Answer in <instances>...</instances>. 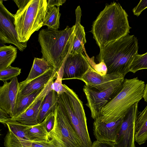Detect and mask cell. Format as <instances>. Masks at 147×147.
Listing matches in <instances>:
<instances>
[{"label":"cell","instance_id":"1","mask_svg":"<svg viewBox=\"0 0 147 147\" xmlns=\"http://www.w3.org/2000/svg\"><path fill=\"white\" fill-rule=\"evenodd\" d=\"M128 15L119 3L106 4L94 21L91 32L100 48L129 34Z\"/></svg>","mask_w":147,"mask_h":147},{"label":"cell","instance_id":"2","mask_svg":"<svg viewBox=\"0 0 147 147\" xmlns=\"http://www.w3.org/2000/svg\"><path fill=\"white\" fill-rule=\"evenodd\" d=\"M75 25L67 26L59 30L47 28L41 30L38 40L41 47L42 58L45 59L57 74L72 48Z\"/></svg>","mask_w":147,"mask_h":147},{"label":"cell","instance_id":"3","mask_svg":"<svg viewBox=\"0 0 147 147\" xmlns=\"http://www.w3.org/2000/svg\"><path fill=\"white\" fill-rule=\"evenodd\" d=\"M138 40L134 35L129 34L100 48L96 59L103 61L107 69V74H119L124 76L138 53Z\"/></svg>","mask_w":147,"mask_h":147},{"label":"cell","instance_id":"4","mask_svg":"<svg viewBox=\"0 0 147 147\" xmlns=\"http://www.w3.org/2000/svg\"><path fill=\"white\" fill-rule=\"evenodd\" d=\"M145 84L138 77L125 79L119 92L103 107L97 119L105 123L124 118L135 104L143 98Z\"/></svg>","mask_w":147,"mask_h":147},{"label":"cell","instance_id":"5","mask_svg":"<svg viewBox=\"0 0 147 147\" xmlns=\"http://www.w3.org/2000/svg\"><path fill=\"white\" fill-rule=\"evenodd\" d=\"M47 7V0H30L18 9L14 17L20 42H27L33 33L43 26Z\"/></svg>","mask_w":147,"mask_h":147},{"label":"cell","instance_id":"6","mask_svg":"<svg viewBox=\"0 0 147 147\" xmlns=\"http://www.w3.org/2000/svg\"><path fill=\"white\" fill-rule=\"evenodd\" d=\"M66 91L57 94V104L68 117L84 147H91L87 119L82 101L72 89L64 84Z\"/></svg>","mask_w":147,"mask_h":147},{"label":"cell","instance_id":"7","mask_svg":"<svg viewBox=\"0 0 147 147\" xmlns=\"http://www.w3.org/2000/svg\"><path fill=\"white\" fill-rule=\"evenodd\" d=\"M54 113V127L49 134L55 147H84L68 117L58 104Z\"/></svg>","mask_w":147,"mask_h":147},{"label":"cell","instance_id":"8","mask_svg":"<svg viewBox=\"0 0 147 147\" xmlns=\"http://www.w3.org/2000/svg\"><path fill=\"white\" fill-rule=\"evenodd\" d=\"M124 80L101 91L94 88H89L85 85H84L83 91L87 100L86 105L90 109L91 117L94 120L97 118L102 108L121 91Z\"/></svg>","mask_w":147,"mask_h":147},{"label":"cell","instance_id":"9","mask_svg":"<svg viewBox=\"0 0 147 147\" xmlns=\"http://www.w3.org/2000/svg\"><path fill=\"white\" fill-rule=\"evenodd\" d=\"M3 0H0V40L3 44L14 45L21 51L26 48L27 42H20L14 23V14L10 12L4 6Z\"/></svg>","mask_w":147,"mask_h":147},{"label":"cell","instance_id":"10","mask_svg":"<svg viewBox=\"0 0 147 147\" xmlns=\"http://www.w3.org/2000/svg\"><path fill=\"white\" fill-rule=\"evenodd\" d=\"M90 65L87 57L83 53L74 54L69 53L57 74L62 80H79L88 71Z\"/></svg>","mask_w":147,"mask_h":147},{"label":"cell","instance_id":"11","mask_svg":"<svg viewBox=\"0 0 147 147\" xmlns=\"http://www.w3.org/2000/svg\"><path fill=\"white\" fill-rule=\"evenodd\" d=\"M138 102L134 105L124 117L115 143L116 147H136L135 124L138 113Z\"/></svg>","mask_w":147,"mask_h":147},{"label":"cell","instance_id":"12","mask_svg":"<svg viewBox=\"0 0 147 147\" xmlns=\"http://www.w3.org/2000/svg\"><path fill=\"white\" fill-rule=\"evenodd\" d=\"M125 76L119 74L101 75L90 66L88 69L79 80L85 85L101 91L125 80Z\"/></svg>","mask_w":147,"mask_h":147},{"label":"cell","instance_id":"13","mask_svg":"<svg viewBox=\"0 0 147 147\" xmlns=\"http://www.w3.org/2000/svg\"><path fill=\"white\" fill-rule=\"evenodd\" d=\"M20 90V83L17 77L10 82H4L0 87V109L13 118L16 103Z\"/></svg>","mask_w":147,"mask_h":147},{"label":"cell","instance_id":"14","mask_svg":"<svg viewBox=\"0 0 147 147\" xmlns=\"http://www.w3.org/2000/svg\"><path fill=\"white\" fill-rule=\"evenodd\" d=\"M53 82V80L50 81L24 112L15 118H10L9 119L16 121L29 126L39 124L38 117L40 108L46 96L52 90L51 86Z\"/></svg>","mask_w":147,"mask_h":147},{"label":"cell","instance_id":"15","mask_svg":"<svg viewBox=\"0 0 147 147\" xmlns=\"http://www.w3.org/2000/svg\"><path fill=\"white\" fill-rule=\"evenodd\" d=\"M123 118L105 123L97 119L93 123L94 135L96 140L115 143Z\"/></svg>","mask_w":147,"mask_h":147},{"label":"cell","instance_id":"16","mask_svg":"<svg viewBox=\"0 0 147 147\" xmlns=\"http://www.w3.org/2000/svg\"><path fill=\"white\" fill-rule=\"evenodd\" d=\"M75 14L74 36L72 48L70 53L74 54L82 53L84 49V45L86 42L84 27L80 24L82 11L80 6L76 9Z\"/></svg>","mask_w":147,"mask_h":147},{"label":"cell","instance_id":"17","mask_svg":"<svg viewBox=\"0 0 147 147\" xmlns=\"http://www.w3.org/2000/svg\"><path fill=\"white\" fill-rule=\"evenodd\" d=\"M52 68L44 74L32 80L28 83L19 93L23 95H27L45 87L52 80L56 78Z\"/></svg>","mask_w":147,"mask_h":147},{"label":"cell","instance_id":"18","mask_svg":"<svg viewBox=\"0 0 147 147\" xmlns=\"http://www.w3.org/2000/svg\"><path fill=\"white\" fill-rule=\"evenodd\" d=\"M48 61L43 58H34L32 65L26 79L20 83L19 91L32 80L38 77L52 69Z\"/></svg>","mask_w":147,"mask_h":147},{"label":"cell","instance_id":"19","mask_svg":"<svg viewBox=\"0 0 147 147\" xmlns=\"http://www.w3.org/2000/svg\"><path fill=\"white\" fill-rule=\"evenodd\" d=\"M147 140V105L137 115L135 124V140L140 145Z\"/></svg>","mask_w":147,"mask_h":147},{"label":"cell","instance_id":"20","mask_svg":"<svg viewBox=\"0 0 147 147\" xmlns=\"http://www.w3.org/2000/svg\"><path fill=\"white\" fill-rule=\"evenodd\" d=\"M44 88L27 95H22L19 92L16 103L13 116L11 119L15 118L24 112Z\"/></svg>","mask_w":147,"mask_h":147},{"label":"cell","instance_id":"21","mask_svg":"<svg viewBox=\"0 0 147 147\" xmlns=\"http://www.w3.org/2000/svg\"><path fill=\"white\" fill-rule=\"evenodd\" d=\"M57 105V94L55 91L51 90L46 96L40 107L38 117L39 123L50 113L54 112Z\"/></svg>","mask_w":147,"mask_h":147},{"label":"cell","instance_id":"22","mask_svg":"<svg viewBox=\"0 0 147 147\" xmlns=\"http://www.w3.org/2000/svg\"><path fill=\"white\" fill-rule=\"evenodd\" d=\"M17 48L11 45L0 47V71L11 66L17 57Z\"/></svg>","mask_w":147,"mask_h":147},{"label":"cell","instance_id":"23","mask_svg":"<svg viewBox=\"0 0 147 147\" xmlns=\"http://www.w3.org/2000/svg\"><path fill=\"white\" fill-rule=\"evenodd\" d=\"M27 133L29 140L32 142H46L50 140L43 121L37 125L30 126L28 129Z\"/></svg>","mask_w":147,"mask_h":147},{"label":"cell","instance_id":"24","mask_svg":"<svg viewBox=\"0 0 147 147\" xmlns=\"http://www.w3.org/2000/svg\"><path fill=\"white\" fill-rule=\"evenodd\" d=\"M61 16L59 7L47 5L43 26H47L49 29L58 30Z\"/></svg>","mask_w":147,"mask_h":147},{"label":"cell","instance_id":"25","mask_svg":"<svg viewBox=\"0 0 147 147\" xmlns=\"http://www.w3.org/2000/svg\"><path fill=\"white\" fill-rule=\"evenodd\" d=\"M6 124L8 130L12 132L16 136L22 139L30 140L28 135L27 130L30 126L11 119L7 121Z\"/></svg>","mask_w":147,"mask_h":147},{"label":"cell","instance_id":"26","mask_svg":"<svg viewBox=\"0 0 147 147\" xmlns=\"http://www.w3.org/2000/svg\"><path fill=\"white\" fill-rule=\"evenodd\" d=\"M32 142L17 136L9 130L4 139L5 147H31Z\"/></svg>","mask_w":147,"mask_h":147},{"label":"cell","instance_id":"27","mask_svg":"<svg viewBox=\"0 0 147 147\" xmlns=\"http://www.w3.org/2000/svg\"><path fill=\"white\" fill-rule=\"evenodd\" d=\"M144 69H147V52L136 55L130 65L129 71L135 73L139 70Z\"/></svg>","mask_w":147,"mask_h":147},{"label":"cell","instance_id":"28","mask_svg":"<svg viewBox=\"0 0 147 147\" xmlns=\"http://www.w3.org/2000/svg\"><path fill=\"white\" fill-rule=\"evenodd\" d=\"M21 73V69L11 66L0 71V80L4 82L17 77Z\"/></svg>","mask_w":147,"mask_h":147},{"label":"cell","instance_id":"29","mask_svg":"<svg viewBox=\"0 0 147 147\" xmlns=\"http://www.w3.org/2000/svg\"><path fill=\"white\" fill-rule=\"evenodd\" d=\"M62 79L58 75L55 81L53 82L51 86L52 90L56 92L57 94H60L66 91L64 84H62Z\"/></svg>","mask_w":147,"mask_h":147},{"label":"cell","instance_id":"30","mask_svg":"<svg viewBox=\"0 0 147 147\" xmlns=\"http://www.w3.org/2000/svg\"><path fill=\"white\" fill-rule=\"evenodd\" d=\"M90 61L91 62L88 61L90 66L98 74L102 75L107 74V69L103 61L97 64L94 63V60Z\"/></svg>","mask_w":147,"mask_h":147},{"label":"cell","instance_id":"31","mask_svg":"<svg viewBox=\"0 0 147 147\" xmlns=\"http://www.w3.org/2000/svg\"><path fill=\"white\" fill-rule=\"evenodd\" d=\"M55 120L54 112L50 113L43 120L46 128L49 133L52 130L54 127Z\"/></svg>","mask_w":147,"mask_h":147},{"label":"cell","instance_id":"32","mask_svg":"<svg viewBox=\"0 0 147 147\" xmlns=\"http://www.w3.org/2000/svg\"><path fill=\"white\" fill-rule=\"evenodd\" d=\"M147 8V0H140L137 5L133 9L134 15L139 16L142 12Z\"/></svg>","mask_w":147,"mask_h":147},{"label":"cell","instance_id":"33","mask_svg":"<svg viewBox=\"0 0 147 147\" xmlns=\"http://www.w3.org/2000/svg\"><path fill=\"white\" fill-rule=\"evenodd\" d=\"M31 147H55L53 141L50 140L48 141L32 142Z\"/></svg>","mask_w":147,"mask_h":147},{"label":"cell","instance_id":"34","mask_svg":"<svg viewBox=\"0 0 147 147\" xmlns=\"http://www.w3.org/2000/svg\"><path fill=\"white\" fill-rule=\"evenodd\" d=\"M91 147H116L114 143L108 142L94 141Z\"/></svg>","mask_w":147,"mask_h":147},{"label":"cell","instance_id":"35","mask_svg":"<svg viewBox=\"0 0 147 147\" xmlns=\"http://www.w3.org/2000/svg\"><path fill=\"white\" fill-rule=\"evenodd\" d=\"M11 118L10 116L5 111L0 109V122L6 126V122Z\"/></svg>","mask_w":147,"mask_h":147},{"label":"cell","instance_id":"36","mask_svg":"<svg viewBox=\"0 0 147 147\" xmlns=\"http://www.w3.org/2000/svg\"><path fill=\"white\" fill-rule=\"evenodd\" d=\"M66 1L65 0H47V5L56 6L57 7H58L62 5Z\"/></svg>","mask_w":147,"mask_h":147},{"label":"cell","instance_id":"37","mask_svg":"<svg viewBox=\"0 0 147 147\" xmlns=\"http://www.w3.org/2000/svg\"><path fill=\"white\" fill-rule=\"evenodd\" d=\"M30 0H14L18 9H20L26 5Z\"/></svg>","mask_w":147,"mask_h":147},{"label":"cell","instance_id":"38","mask_svg":"<svg viewBox=\"0 0 147 147\" xmlns=\"http://www.w3.org/2000/svg\"><path fill=\"white\" fill-rule=\"evenodd\" d=\"M143 98L144 101L147 102V83L145 84Z\"/></svg>","mask_w":147,"mask_h":147}]
</instances>
